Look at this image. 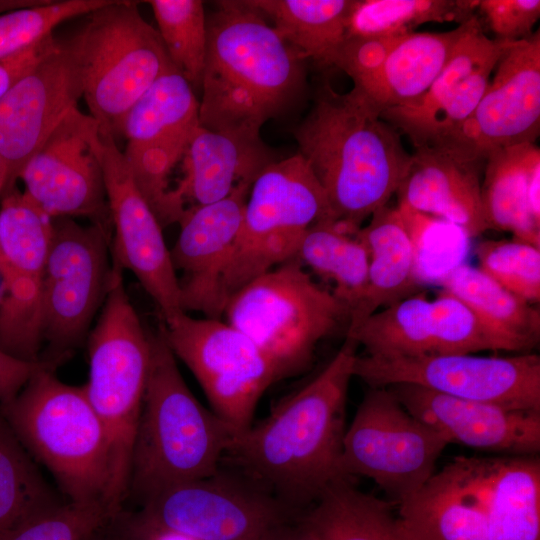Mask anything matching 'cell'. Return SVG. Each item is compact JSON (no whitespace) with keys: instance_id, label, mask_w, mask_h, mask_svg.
<instances>
[{"instance_id":"cell-30","label":"cell","mask_w":540,"mask_h":540,"mask_svg":"<svg viewBox=\"0 0 540 540\" xmlns=\"http://www.w3.org/2000/svg\"><path fill=\"white\" fill-rule=\"evenodd\" d=\"M300 519L318 540H405L394 504L359 490L349 478L331 483Z\"/></svg>"},{"instance_id":"cell-36","label":"cell","mask_w":540,"mask_h":540,"mask_svg":"<svg viewBox=\"0 0 540 540\" xmlns=\"http://www.w3.org/2000/svg\"><path fill=\"white\" fill-rule=\"evenodd\" d=\"M63 503L0 413V540Z\"/></svg>"},{"instance_id":"cell-12","label":"cell","mask_w":540,"mask_h":540,"mask_svg":"<svg viewBox=\"0 0 540 540\" xmlns=\"http://www.w3.org/2000/svg\"><path fill=\"white\" fill-rule=\"evenodd\" d=\"M112 233L72 218L52 219L42 285L41 359L60 365L88 336L112 275Z\"/></svg>"},{"instance_id":"cell-20","label":"cell","mask_w":540,"mask_h":540,"mask_svg":"<svg viewBox=\"0 0 540 540\" xmlns=\"http://www.w3.org/2000/svg\"><path fill=\"white\" fill-rule=\"evenodd\" d=\"M82 96V66L72 37L56 39L0 98V156L7 168L6 192L16 186L27 161Z\"/></svg>"},{"instance_id":"cell-31","label":"cell","mask_w":540,"mask_h":540,"mask_svg":"<svg viewBox=\"0 0 540 540\" xmlns=\"http://www.w3.org/2000/svg\"><path fill=\"white\" fill-rule=\"evenodd\" d=\"M303 58L333 66L353 0H249Z\"/></svg>"},{"instance_id":"cell-8","label":"cell","mask_w":540,"mask_h":540,"mask_svg":"<svg viewBox=\"0 0 540 540\" xmlns=\"http://www.w3.org/2000/svg\"><path fill=\"white\" fill-rule=\"evenodd\" d=\"M73 38L90 116L116 140L134 103L158 77L176 68L136 1L109 0L89 14Z\"/></svg>"},{"instance_id":"cell-2","label":"cell","mask_w":540,"mask_h":540,"mask_svg":"<svg viewBox=\"0 0 540 540\" xmlns=\"http://www.w3.org/2000/svg\"><path fill=\"white\" fill-rule=\"evenodd\" d=\"M207 17L208 43L199 124L249 141L299 100L305 58L250 1L223 0Z\"/></svg>"},{"instance_id":"cell-46","label":"cell","mask_w":540,"mask_h":540,"mask_svg":"<svg viewBox=\"0 0 540 540\" xmlns=\"http://www.w3.org/2000/svg\"><path fill=\"white\" fill-rule=\"evenodd\" d=\"M55 41L52 35L37 46L0 62V98L51 49Z\"/></svg>"},{"instance_id":"cell-16","label":"cell","mask_w":540,"mask_h":540,"mask_svg":"<svg viewBox=\"0 0 540 540\" xmlns=\"http://www.w3.org/2000/svg\"><path fill=\"white\" fill-rule=\"evenodd\" d=\"M93 146L102 167L114 231L112 262L134 274L156 304L162 320L167 321L184 311L163 227L135 185L115 138L98 128Z\"/></svg>"},{"instance_id":"cell-29","label":"cell","mask_w":540,"mask_h":540,"mask_svg":"<svg viewBox=\"0 0 540 540\" xmlns=\"http://www.w3.org/2000/svg\"><path fill=\"white\" fill-rule=\"evenodd\" d=\"M487 540H540L539 455L489 458Z\"/></svg>"},{"instance_id":"cell-17","label":"cell","mask_w":540,"mask_h":540,"mask_svg":"<svg viewBox=\"0 0 540 540\" xmlns=\"http://www.w3.org/2000/svg\"><path fill=\"white\" fill-rule=\"evenodd\" d=\"M470 20L440 33L346 38L333 66L352 79L351 90L381 115L413 104L426 93Z\"/></svg>"},{"instance_id":"cell-44","label":"cell","mask_w":540,"mask_h":540,"mask_svg":"<svg viewBox=\"0 0 540 540\" xmlns=\"http://www.w3.org/2000/svg\"><path fill=\"white\" fill-rule=\"evenodd\" d=\"M477 9L496 39L507 42L530 36L540 17L539 0H479Z\"/></svg>"},{"instance_id":"cell-43","label":"cell","mask_w":540,"mask_h":540,"mask_svg":"<svg viewBox=\"0 0 540 540\" xmlns=\"http://www.w3.org/2000/svg\"><path fill=\"white\" fill-rule=\"evenodd\" d=\"M118 512L105 504L67 501L25 521L5 540H94Z\"/></svg>"},{"instance_id":"cell-27","label":"cell","mask_w":540,"mask_h":540,"mask_svg":"<svg viewBox=\"0 0 540 540\" xmlns=\"http://www.w3.org/2000/svg\"><path fill=\"white\" fill-rule=\"evenodd\" d=\"M356 236L368 251V280L361 300L350 312L347 331L420 289L416 245L397 207L377 209Z\"/></svg>"},{"instance_id":"cell-5","label":"cell","mask_w":540,"mask_h":540,"mask_svg":"<svg viewBox=\"0 0 540 540\" xmlns=\"http://www.w3.org/2000/svg\"><path fill=\"white\" fill-rule=\"evenodd\" d=\"M54 370L35 373L14 398L0 404V413L69 502L111 508V452L105 428L84 387L62 382Z\"/></svg>"},{"instance_id":"cell-41","label":"cell","mask_w":540,"mask_h":540,"mask_svg":"<svg viewBox=\"0 0 540 540\" xmlns=\"http://www.w3.org/2000/svg\"><path fill=\"white\" fill-rule=\"evenodd\" d=\"M109 0H50L0 15V62L33 48L52 36L56 26L90 14Z\"/></svg>"},{"instance_id":"cell-51","label":"cell","mask_w":540,"mask_h":540,"mask_svg":"<svg viewBox=\"0 0 540 540\" xmlns=\"http://www.w3.org/2000/svg\"><path fill=\"white\" fill-rule=\"evenodd\" d=\"M8 175L5 162L0 156V196H2L7 190Z\"/></svg>"},{"instance_id":"cell-53","label":"cell","mask_w":540,"mask_h":540,"mask_svg":"<svg viewBox=\"0 0 540 540\" xmlns=\"http://www.w3.org/2000/svg\"><path fill=\"white\" fill-rule=\"evenodd\" d=\"M1 282H2V278H1V274H0V288H1Z\"/></svg>"},{"instance_id":"cell-10","label":"cell","mask_w":540,"mask_h":540,"mask_svg":"<svg viewBox=\"0 0 540 540\" xmlns=\"http://www.w3.org/2000/svg\"><path fill=\"white\" fill-rule=\"evenodd\" d=\"M140 507L129 514L135 530L168 531L192 540H266L301 514L223 464L209 476L162 490Z\"/></svg>"},{"instance_id":"cell-1","label":"cell","mask_w":540,"mask_h":540,"mask_svg":"<svg viewBox=\"0 0 540 540\" xmlns=\"http://www.w3.org/2000/svg\"><path fill=\"white\" fill-rule=\"evenodd\" d=\"M358 344L341 348L309 382L281 398L269 415L235 434L223 465L259 484L302 513L340 470L346 401Z\"/></svg>"},{"instance_id":"cell-21","label":"cell","mask_w":540,"mask_h":540,"mask_svg":"<svg viewBox=\"0 0 540 540\" xmlns=\"http://www.w3.org/2000/svg\"><path fill=\"white\" fill-rule=\"evenodd\" d=\"M510 43L488 38L474 15L426 93L413 104L385 110L380 117L405 134L415 148L441 144L472 114Z\"/></svg>"},{"instance_id":"cell-7","label":"cell","mask_w":540,"mask_h":540,"mask_svg":"<svg viewBox=\"0 0 540 540\" xmlns=\"http://www.w3.org/2000/svg\"><path fill=\"white\" fill-rule=\"evenodd\" d=\"M222 316L272 360L284 379L306 370L322 341L343 326L347 331L350 311L292 259L236 291Z\"/></svg>"},{"instance_id":"cell-40","label":"cell","mask_w":540,"mask_h":540,"mask_svg":"<svg viewBox=\"0 0 540 540\" xmlns=\"http://www.w3.org/2000/svg\"><path fill=\"white\" fill-rule=\"evenodd\" d=\"M432 355L480 351L519 352L516 345L487 324L470 306L448 291L431 300Z\"/></svg>"},{"instance_id":"cell-14","label":"cell","mask_w":540,"mask_h":540,"mask_svg":"<svg viewBox=\"0 0 540 540\" xmlns=\"http://www.w3.org/2000/svg\"><path fill=\"white\" fill-rule=\"evenodd\" d=\"M354 377L369 387L412 384L459 399L540 411V357L533 353L511 357L357 355Z\"/></svg>"},{"instance_id":"cell-11","label":"cell","mask_w":540,"mask_h":540,"mask_svg":"<svg viewBox=\"0 0 540 540\" xmlns=\"http://www.w3.org/2000/svg\"><path fill=\"white\" fill-rule=\"evenodd\" d=\"M448 444L387 387H369L345 431L341 474L371 479L397 505L435 473Z\"/></svg>"},{"instance_id":"cell-22","label":"cell","mask_w":540,"mask_h":540,"mask_svg":"<svg viewBox=\"0 0 540 540\" xmlns=\"http://www.w3.org/2000/svg\"><path fill=\"white\" fill-rule=\"evenodd\" d=\"M252 184H240L219 201L187 207L180 219V231L170 254L176 272L183 273L179 284L184 312L222 318V280Z\"/></svg>"},{"instance_id":"cell-6","label":"cell","mask_w":540,"mask_h":540,"mask_svg":"<svg viewBox=\"0 0 540 540\" xmlns=\"http://www.w3.org/2000/svg\"><path fill=\"white\" fill-rule=\"evenodd\" d=\"M88 333L89 376L83 385L110 444L109 505L126 499L130 460L150 365V336L124 287L123 270L112 263L110 287Z\"/></svg>"},{"instance_id":"cell-15","label":"cell","mask_w":540,"mask_h":540,"mask_svg":"<svg viewBox=\"0 0 540 540\" xmlns=\"http://www.w3.org/2000/svg\"><path fill=\"white\" fill-rule=\"evenodd\" d=\"M0 205V351L41 360L42 285L52 218L17 187Z\"/></svg>"},{"instance_id":"cell-32","label":"cell","mask_w":540,"mask_h":540,"mask_svg":"<svg viewBox=\"0 0 540 540\" xmlns=\"http://www.w3.org/2000/svg\"><path fill=\"white\" fill-rule=\"evenodd\" d=\"M445 291L470 306L487 324L512 341L519 352L534 348L540 337V312L480 268L460 264L441 278Z\"/></svg>"},{"instance_id":"cell-49","label":"cell","mask_w":540,"mask_h":540,"mask_svg":"<svg viewBox=\"0 0 540 540\" xmlns=\"http://www.w3.org/2000/svg\"><path fill=\"white\" fill-rule=\"evenodd\" d=\"M50 0H0V15L21 9L40 6Z\"/></svg>"},{"instance_id":"cell-52","label":"cell","mask_w":540,"mask_h":540,"mask_svg":"<svg viewBox=\"0 0 540 540\" xmlns=\"http://www.w3.org/2000/svg\"><path fill=\"white\" fill-rule=\"evenodd\" d=\"M108 531H109V529L106 528L94 540H108V535H109Z\"/></svg>"},{"instance_id":"cell-3","label":"cell","mask_w":540,"mask_h":540,"mask_svg":"<svg viewBox=\"0 0 540 540\" xmlns=\"http://www.w3.org/2000/svg\"><path fill=\"white\" fill-rule=\"evenodd\" d=\"M331 219L351 233L396 193L409 165L400 133L352 90L325 83L294 130Z\"/></svg>"},{"instance_id":"cell-4","label":"cell","mask_w":540,"mask_h":540,"mask_svg":"<svg viewBox=\"0 0 540 540\" xmlns=\"http://www.w3.org/2000/svg\"><path fill=\"white\" fill-rule=\"evenodd\" d=\"M149 336L126 494L139 505L170 486L215 473L237 433L188 388L161 330Z\"/></svg>"},{"instance_id":"cell-13","label":"cell","mask_w":540,"mask_h":540,"mask_svg":"<svg viewBox=\"0 0 540 540\" xmlns=\"http://www.w3.org/2000/svg\"><path fill=\"white\" fill-rule=\"evenodd\" d=\"M159 329L176 359L200 384L210 409L237 433L253 423L265 391L283 379L251 339L221 319L183 312L163 321Z\"/></svg>"},{"instance_id":"cell-23","label":"cell","mask_w":540,"mask_h":540,"mask_svg":"<svg viewBox=\"0 0 540 540\" xmlns=\"http://www.w3.org/2000/svg\"><path fill=\"white\" fill-rule=\"evenodd\" d=\"M412 415L450 443L502 453L539 455L540 411L459 399L412 384L387 387Z\"/></svg>"},{"instance_id":"cell-24","label":"cell","mask_w":540,"mask_h":540,"mask_svg":"<svg viewBox=\"0 0 540 540\" xmlns=\"http://www.w3.org/2000/svg\"><path fill=\"white\" fill-rule=\"evenodd\" d=\"M489 458L457 457L397 504L405 540H487Z\"/></svg>"},{"instance_id":"cell-45","label":"cell","mask_w":540,"mask_h":540,"mask_svg":"<svg viewBox=\"0 0 540 540\" xmlns=\"http://www.w3.org/2000/svg\"><path fill=\"white\" fill-rule=\"evenodd\" d=\"M57 366L43 359L37 362L22 361L0 351V404L14 398L35 373Z\"/></svg>"},{"instance_id":"cell-28","label":"cell","mask_w":540,"mask_h":540,"mask_svg":"<svg viewBox=\"0 0 540 540\" xmlns=\"http://www.w3.org/2000/svg\"><path fill=\"white\" fill-rule=\"evenodd\" d=\"M184 179L178 185L185 201L205 205L229 196L242 183H253L276 161L263 141H249L195 128L183 156Z\"/></svg>"},{"instance_id":"cell-37","label":"cell","mask_w":540,"mask_h":540,"mask_svg":"<svg viewBox=\"0 0 540 540\" xmlns=\"http://www.w3.org/2000/svg\"><path fill=\"white\" fill-rule=\"evenodd\" d=\"M479 0H353L346 38H378L403 35L428 23L471 19Z\"/></svg>"},{"instance_id":"cell-39","label":"cell","mask_w":540,"mask_h":540,"mask_svg":"<svg viewBox=\"0 0 540 540\" xmlns=\"http://www.w3.org/2000/svg\"><path fill=\"white\" fill-rule=\"evenodd\" d=\"M168 57L194 88H201L208 43L207 16L200 0H151Z\"/></svg>"},{"instance_id":"cell-50","label":"cell","mask_w":540,"mask_h":540,"mask_svg":"<svg viewBox=\"0 0 540 540\" xmlns=\"http://www.w3.org/2000/svg\"><path fill=\"white\" fill-rule=\"evenodd\" d=\"M108 540H135L134 537L130 534L126 526L120 522L115 521L109 531Z\"/></svg>"},{"instance_id":"cell-35","label":"cell","mask_w":540,"mask_h":540,"mask_svg":"<svg viewBox=\"0 0 540 540\" xmlns=\"http://www.w3.org/2000/svg\"><path fill=\"white\" fill-rule=\"evenodd\" d=\"M346 336L373 358L429 356L433 353L431 300L424 292L382 308Z\"/></svg>"},{"instance_id":"cell-33","label":"cell","mask_w":540,"mask_h":540,"mask_svg":"<svg viewBox=\"0 0 540 540\" xmlns=\"http://www.w3.org/2000/svg\"><path fill=\"white\" fill-rule=\"evenodd\" d=\"M334 285V295L351 312L367 285L369 255L363 242L331 219L317 221L304 234L296 258Z\"/></svg>"},{"instance_id":"cell-42","label":"cell","mask_w":540,"mask_h":540,"mask_svg":"<svg viewBox=\"0 0 540 540\" xmlns=\"http://www.w3.org/2000/svg\"><path fill=\"white\" fill-rule=\"evenodd\" d=\"M475 252L486 275L527 302H539L540 247L515 239L485 240Z\"/></svg>"},{"instance_id":"cell-47","label":"cell","mask_w":540,"mask_h":540,"mask_svg":"<svg viewBox=\"0 0 540 540\" xmlns=\"http://www.w3.org/2000/svg\"><path fill=\"white\" fill-rule=\"evenodd\" d=\"M266 540H318L314 533L300 519V515L277 529Z\"/></svg>"},{"instance_id":"cell-25","label":"cell","mask_w":540,"mask_h":540,"mask_svg":"<svg viewBox=\"0 0 540 540\" xmlns=\"http://www.w3.org/2000/svg\"><path fill=\"white\" fill-rule=\"evenodd\" d=\"M484 163L442 146L417 147L395 193L398 205L476 237L488 230L481 197Z\"/></svg>"},{"instance_id":"cell-19","label":"cell","mask_w":540,"mask_h":540,"mask_svg":"<svg viewBox=\"0 0 540 540\" xmlns=\"http://www.w3.org/2000/svg\"><path fill=\"white\" fill-rule=\"evenodd\" d=\"M476 108L444 142L458 155L485 162L498 149L535 143L540 132V33L511 42Z\"/></svg>"},{"instance_id":"cell-9","label":"cell","mask_w":540,"mask_h":540,"mask_svg":"<svg viewBox=\"0 0 540 540\" xmlns=\"http://www.w3.org/2000/svg\"><path fill=\"white\" fill-rule=\"evenodd\" d=\"M323 219H331L326 195L298 153L267 165L254 180L245 203L222 280L224 307L244 285L295 259L306 231Z\"/></svg>"},{"instance_id":"cell-38","label":"cell","mask_w":540,"mask_h":540,"mask_svg":"<svg viewBox=\"0 0 540 540\" xmlns=\"http://www.w3.org/2000/svg\"><path fill=\"white\" fill-rule=\"evenodd\" d=\"M191 136L145 144L127 143L123 151L135 185L163 228L179 223L187 208L178 187H171L170 176L183 159Z\"/></svg>"},{"instance_id":"cell-34","label":"cell","mask_w":540,"mask_h":540,"mask_svg":"<svg viewBox=\"0 0 540 540\" xmlns=\"http://www.w3.org/2000/svg\"><path fill=\"white\" fill-rule=\"evenodd\" d=\"M199 125V100L176 69L158 77L127 112L121 135L145 144L191 134Z\"/></svg>"},{"instance_id":"cell-18","label":"cell","mask_w":540,"mask_h":540,"mask_svg":"<svg viewBox=\"0 0 540 540\" xmlns=\"http://www.w3.org/2000/svg\"><path fill=\"white\" fill-rule=\"evenodd\" d=\"M97 121L73 108L32 155L23 193L50 218L84 217L112 233L102 167L93 146Z\"/></svg>"},{"instance_id":"cell-48","label":"cell","mask_w":540,"mask_h":540,"mask_svg":"<svg viewBox=\"0 0 540 540\" xmlns=\"http://www.w3.org/2000/svg\"><path fill=\"white\" fill-rule=\"evenodd\" d=\"M131 532L136 540H192L185 536L168 532V531H154V532H139L129 525Z\"/></svg>"},{"instance_id":"cell-26","label":"cell","mask_w":540,"mask_h":540,"mask_svg":"<svg viewBox=\"0 0 540 540\" xmlns=\"http://www.w3.org/2000/svg\"><path fill=\"white\" fill-rule=\"evenodd\" d=\"M540 149L523 143L490 152L481 197L489 229L540 247Z\"/></svg>"}]
</instances>
